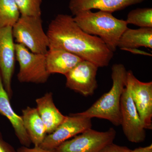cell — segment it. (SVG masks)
I'll return each instance as SVG.
<instances>
[{
  "instance_id": "cell-2",
  "label": "cell",
  "mask_w": 152,
  "mask_h": 152,
  "mask_svg": "<svg viewBox=\"0 0 152 152\" xmlns=\"http://www.w3.org/2000/svg\"><path fill=\"white\" fill-rule=\"evenodd\" d=\"M77 25L85 32L100 38L112 52L115 51L120 37L128 28L126 20L115 18L111 13L85 10L73 17Z\"/></svg>"
},
{
  "instance_id": "cell-4",
  "label": "cell",
  "mask_w": 152,
  "mask_h": 152,
  "mask_svg": "<svg viewBox=\"0 0 152 152\" xmlns=\"http://www.w3.org/2000/svg\"><path fill=\"white\" fill-rule=\"evenodd\" d=\"M42 25L41 16L20 15L12 27L13 36L16 43L22 44L35 53L46 54L48 38Z\"/></svg>"
},
{
  "instance_id": "cell-12",
  "label": "cell",
  "mask_w": 152,
  "mask_h": 152,
  "mask_svg": "<svg viewBox=\"0 0 152 152\" xmlns=\"http://www.w3.org/2000/svg\"><path fill=\"white\" fill-rule=\"evenodd\" d=\"M145 0H70L69 7L73 15L82 11L97 9L112 13Z\"/></svg>"
},
{
  "instance_id": "cell-16",
  "label": "cell",
  "mask_w": 152,
  "mask_h": 152,
  "mask_svg": "<svg viewBox=\"0 0 152 152\" xmlns=\"http://www.w3.org/2000/svg\"><path fill=\"white\" fill-rule=\"evenodd\" d=\"M23 124L32 143L39 147L47 135L45 127L36 108L27 107L22 110Z\"/></svg>"
},
{
  "instance_id": "cell-6",
  "label": "cell",
  "mask_w": 152,
  "mask_h": 152,
  "mask_svg": "<svg viewBox=\"0 0 152 152\" xmlns=\"http://www.w3.org/2000/svg\"><path fill=\"white\" fill-rule=\"evenodd\" d=\"M116 132L110 128L106 132L86 130L66 141L54 150L55 152H99L107 145L113 142Z\"/></svg>"
},
{
  "instance_id": "cell-15",
  "label": "cell",
  "mask_w": 152,
  "mask_h": 152,
  "mask_svg": "<svg viewBox=\"0 0 152 152\" xmlns=\"http://www.w3.org/2000/svg\"><path fill=\"white\" fill-rule=\"evenodd\" d=\"M46 67L48 72L65 75L80 62V57L61 50H48L47 53Z\"/></svg>"
},
{
  "instance_id": "cell-10",
  "label": "cell",
  "mask_w": 152,
  "mask_h": 152,
  "mask_svg": "<svg viewBox=\"0 0 152 152\" xmlns=\"http://www.w3.org/2000/svg\"><path fill=\"white\" fill-rule=\"evenodd\" d=\"M98 68L93 63L83 60L65 75L66 87L85 96H92L98 87Z\"/></svg>"
},
{
  "instance_id": "cell-5",
  "label": "cell",
  "mask_w": 152,
  "mask_h": 152,
  "mask_svg": "<svg viewBox=\"0 0 152 152\" xmlns=\"http://www.w3.org/2000/svg\"><path fill=\"white\" fill-rule=\"evenodd\" d=\"M16 58L20 69L17 75L21 83H45L50 75L46 67L45 54L35 53L22 44L15 43Z\"/></svg>"
},
{
  "instance_id": "cell-21",
  "label": "cell",
  "mask_w": 152,
  "mask_h": 152,
  "mask_svg": "<svg viewBox=\"0 0 152 152\" xmlns=\"http://www.w3.org/2000/svg\"><path fill=\"white\" fill-rule=\"evenodd\" d=\"M130 151L128 147L118 145L113 142L106 145L99 152H129Z\"/></svg>"
},
{
  "instance_id": "cell-8",
  "label": "cell",
  "mask_w": 152,
  "mask_h": 152,
  "mask_svg": "<svg viewBox=\"0 0 152 152\" xmlns=\"http://www.w3.org/2000/svg\"><path fill=\"white\" fill-rule=\"evenodd\" d=\"M92 126L91 118L80 113L70 114L54 132L46 136L39 147L45 149L54 150L64 142L91 129Z\"/></svg>"
},
{
  "instance_id": "cell-9",
  "label": "cell",
  "mask_w": 152,
  "mask_h": 152,
  "mask_svg": "<svg viewBox=\"0 0 152 152\" xmlns=\"http://www.w3.org/2000/svg\"><path fill=\"white\" fill-rule=\"evenodd\" d=\"M127 85L145 129H152V82L144 83L127 72Z\"/></svg>"
},
{
  "instance_id": "cell-14",
  "label": "cell",
  "mask_w": 152,
  "mask_h": 152,
  "mask_svg": "<svg viewBox=\"0 0 152 152\" xmlns=\"http://www.w3.org/2000/svg\"><path fill=\"white\" fill-rule=\"evenodd\" d=\"M36 102V108L45 127L47 134L53 133L65 120L66 116L64 115L55 105L51 92L38 98Z\"/></svg>"
},
{
  "instance_id": "cell-3",
  "label": "cell",
  "mask_w": 152,
  "mask_h": 152,
  "mask_svg": "<svg viewBox=\"0 0 152 152\" xmlns=\"http://www.w3.org/2000/svg\"><path fill=\"white\" fill-rule=\"evenodd\" d=\"M113 86L96 102L81 115L92 118L108 120L115 126L121 125V101L126 86L127 72L122 64H115L112 67Z\"/></svg>"
},
{
  "instance_id": "cell-23",
  "label": "cell",
  "mask_w": 152,
  "mask_h": 152,
  "mask_svg": "<svg viewBox=\"0 0 152 152\" xmlns=\"http://www.w3.org/2000/svg\"><path fill=\"white\" fill-rule=\"evenodd\" d=\"M17 152H55L54 150L45 149L40 147H34L33 148L23 146L17 150Z\"/></svg>"
},
{
  "instance_id": "cell-7",
  "label": "cell",
  "mask_w": 152,
  "mask_h": 152,
  "mask_svg": "<svg viewBox=\"0 0 152 152\" xmlns=\"http://www.w3.org/2000/svg\"><path fill=\"white\" fill-rule=\"evenodd\" d=\"M121 125L128 140L135 143L143 142L146 138L145 129L127 83L121 98Z\"/></svg>"
},
{
  "instance_id": "cell-1",
  "label": "cell",
  "mask_w": 152,
  "mask_h": 152,
  "mask_svg": "<svg viewBox=\"0 0 152 152\" xmlns=\"http://www.w3.org/2000/svg\"><path fill=\"white\" fill-rule=\"evenodd\" d=\"M46 33L48 50L66 51L93 63L98 68L108 66L113 57V52L100 38L85 32L72 16L57 15L49 24Z\"/></svg>"
},
{
  "instance_id": "cell-24",
  "label": "cell",
  "mask_w": 152,
  "mask_h": 152,
  "mask_svg": "<svg viewBox=\"0 0 152 152\" xmlns=\"http://www.w3.org/2000/svg\"><path fill=\"white\" fill-rule=\"evenodd\" d=\"M129 152H152V145L145 147H140L134 150H131Z\"/></svg>"
},
{
  "instance_id": "cell-17",
  "label": "cell",
  "mask_w": 152,
  "mask_h": 152,
  "mask_svg": "<svg viewBox=\"0 0 152 152\" xmlns=\"http://www.w3.org/2000/svg\"><path fill=\"white\" fill-rule=\"evenodd\" d=\"M140 47L152 48V28H127L120 37L118 48L130 50Z\"/></svg>"
},
{
  "instance_id": "cell-19",
  "label": "cell",
  "mask_w": 152,
  "mask_h": 152,
  "mask_svg": "<svg viewBox=\"0 0 152 152\" xmlns=\"http://www.w3.org/2000/svg\"><path fill=\"white\" fill-rule=\"evenodd\" d=\"M126 21L128 25H135L142 28H152V9L145 8L132 10L128 14Z\"/></svg>"
},
{
  "instance_id": "cell-18",
  "label": "cell",
  "mask_w": 152,
  "mask_h": 152,
  "mask_svg": "<svg viewBox=\"0 0 152 152\" xmlns=\"http://www.w3.org/2000/svg\"><path fill=\"white\" fill-rule=\"evenodd\" d=\"M20 17L15 0H0V28H12Z\"/></svg>"
},
{
  "instance_id": "cell-22",
  "label": "cell",
  "mask_w": 152,
  "mask_h": 152,
  "mask_svg": "<svg viewBox=\"0 0 152 152\" xmlns=\"http://www.w3.org/2000/svg\"><path fill=\"white\" fill-rule=\"evenodd\" d=\"M0 152H17L13 147L4 140L0 132Z\"/></svg>"
},
{
  "instance_id": "cell-11",
  "label": "cell",
  "mask_w": 152,
  "mask_h": 152,
  "mask_svg": "<svg viewBox=\"0 0 152 152\" xmlns=\"http://www.w3.org/2000/svg\"><path fill=\"white\" fill-rule=\"evenodd\" d=\"M15 44L14 43L12 28H0V74L3 85L9 97L12 96V79L15 69Z\"/></svg>"
},
{
  "instance_id": "cell-20",
  "label": "cell",
  "mask_w": 152,
  "mask_h": 152,
  "mask_svg": "<svg viewBox=\"0 0 152 152\" xmlns=\"http://www.w3.org/2000/svg\"><path fill=\"white\" fill-rule=\"evenodd\" d=\"M21 16L41 17L42 0H15Z\"/></svg>"
},
{
  "instance_id": "cell-13",
  "label": "cell",
  "mask_w": 152,
  "mask_h": 152,
  "mask_svg": "<svg viewBox=\"0 0 152 152\" xmlns=\"http://www.w3.org/2000/svg\"><path fill=\"white\" fill-rule=\"evenodd\" d=\"M10 99L3 85L0 74V114L10 121L20 143L24 146L30 147L32 143L24 127L21 116L19 115L14 111Z\"/></svg>"
}]
</instances>
